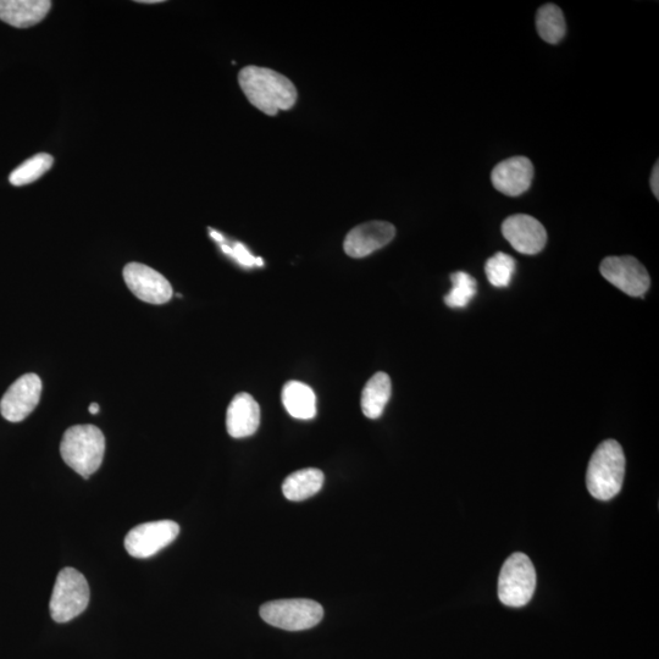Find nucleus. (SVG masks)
<instances>
[{"label":"nucleus","instance_id":"4468645a","mask_svg":"<svg viewBox=\"0 0 659 659\" xmlns=\"http://www.w3.org/2000/svg\"><path fill=\"white\" fill-rule=\"evenodd\" d=\"M259 425V404L248 393H238L227 408V433L234 439H245L256 434Z\"/></svg>","mask_w":659,"mask_h":659},{"label":"nucleus","instance_id":"f03ea898","mask_svg":"<svg viewBox=\"0 0 659 659\" xmlns=\"http://www.w3.org/2000/svg\"><path fill=\"white\" fill-rule=\"evenodd\" d=\"M625 456L617 441L607 440L596 448L586 473V486L592 497L609 501L623 487Z\"/></svg>","mask_w":659,"mask_h":659},{"label":"nucleus","instance_id":"f3484780","mask_svg":"<svg viewBox=\"0 0 659 659\" xmlns=\"http://www.w3.org/2000/svg\"><path fill=\"white\" fill-rule=\"evenodd\" d=\"M392 393L390 376L376 373L362 392V411L369 419H379L389 403Z\"/></svg>","mask_w":659,"mask_h":659},{"label":"nucleus","instance_id":"ddd939ff","mask_svg":"<svg viewBox=\"0 0 659 659\" xmlns=\"http://www.w3.org/2000/svg\"><path fill=\"white\" fill-rule=\"evenodd\" d=\"M534 179V165L528 158L503 160L492 170L491 180L498 192L517 197L528 191Z\"/></svg>","mask_w":659,"mask_h":659},{"label":"nucleus","instance_id":"412c9836","mask_svg":"<svg viewBox=\"0 0 659 659\" xmlns=\"http://www.w3.org/2000/svg\"><path fill=\"white\" fill-rule=\"evenodd\" d=\"M452 290L445 297L448 307L461 309L468 306L478 292V284L472 275L465 271H457L451 275Z\"/></svg>","mask_w":659,"mask_h":659},{"label":"nucleus","instance_id":"f8f14e48","mask_svg":"<svg viewBox=\"0 0 659 659\" xmlns=\"http://www.w3.org/2000/svg\"><path fill=\"white\" fill-rule=\"evenodd\" d=\"M396 236V227L386 221H369L348 232L343 248L347 256L361 259L389 245Z\"/></svg>","mask_w":659,"mask_h":659},{"label":"nucleus","instance_id":"2eb2a0df","mask_svg":"<svg viewBox=\"0 0 659 659\" xmlns=\"http://www.w3.org/2000/svg\"><path fill=\"white\" fill-rule=\"evenodd\" d=\"M49 0H0V20L18 29H27L46 19Z\"/></svg>","mask_w":659,"mask_h":659},{"label":"nucleus","instance_id":"0eeeda50","mask_svg":"<svg viewBox=\"0 0 659 659\" xmlns=\"http://www.w3.org/2000/svg\"><path fill=\"white\" fill-rule=\"evenodd\" d=\"M179 533L180 526L173 520L137 525L126 535L125 548L135 558L153 557L174 542Z\"/></svg>","mask_w":659,"mask_h":659},{"label":"nucleus","instance_id":"f257e3e1","mask_svg":"<svg viewBox=\"0 0 659 659\" xmlns=\"http://www.w3.org/2000/svg\"><path fill=\"white\" fill-rule=\"evenodd\" d=\"M238 82L249 103L264 114L274 116L297 102L295 85L274 70L247 66L238 75Z\"/></svg>","mask_w":659,"mask_h":659},{"label":"nucleus","instance_id":"9d476101","mask_svg":"<svg viewBox=\"0 0 659 659\" xmlns=\"http://www.w3.org/2000/svg\"><path fill=\"white\" fill-rule=\"evenodd\" d=\"M124 279L129 290L146 303H168L174 295L170 282L157 270L145 264H127L124 269Z\"/></svg>","mask_w":659,"mask_h":659},{"label":"nucleus","instance_id":"dca6fc26","mask_svg":"<svg viewBox=\"0 0 659 659\" xmlns=\"http://www.w3.org/2000/svg\"><path fill=\"white\" fill-rule=\"evenodd\" d=\"M282 403L293 418L309 420L317 415V396L303 382H287L282 390Z\"/></svg>","mask_w":659,"mask_h":659},{"label":"nucleus","instance_id":"6e6552de","mask_svg":"<svg viewBox=\"0 0 659 659\" xmlns=\"http://www.w3.org/2000/svg\"><path fill=\"white\" fill-rule=\"evenodd\" d=\"M600 271L603 278L630 297H642L650 289V275L644 265L634 257L603 259Z\"/></svg>","mask_w":659,"mask_h":659},{"label":"nucleus","instance_id":"a878e982","mask_svg":"<svg viewBox=\"0 0 659 659\" xmlns=\"http://www.w3.org/2000/svg\"><path fill=\"white\" fill-rule=\"evenodd\" d=\"M99 404L98 403H92L90 406V413L93 415H96L99 413Z\"/></svg>","mask_w":659,"mask_h":659},{"label":"nucleus","instance_id":"20e7f679","mask_svg":"<svg viewBox=\"0 0 659 659\" xmlns=\"http://www.w3.org/2000/svg\"><path fill=\"white\" fill-rule=\"evenodd\" d=\"M90 597V586L79 570L64 568L55 581L49 605L54 622L68 623L79 617L86 611Z\"/></svg>","mask_w":659,"mask_h":659},{"label":"nucleus","instance_id":"393cba45","mask_svg":"<svg viewBox=\"0 0 659 659\" xmlns=\"http://www.w3.org/2000/svg\"><path fill=\"white\" fill-rule=\"evenodd\" d=\"M210 236L213 237V240H215L219 243H223V245H224L225 238H224L223 235L219 234L218 231H214V230L210 231Z\"/></svg>","mask_w":659,"mask_h":659},{"label":"nucleus","instance_id":"7ed1b4c3","mask_svg":"<svg viewBox=\"0 0 659 659\" xmlns=\"http://www.w3.org/2000/svg\"><path fill=\"white\" fill-rule=\"evenodd\" d=\"M63 461L71 469L88 479L103 463L105 437L97 426L76 425L66 430L60 443Z\"/></svg>","mask_w":659,"mask_h":659},{"label":"nucleus","instance_id":"aec40b11","mask_svg":"<svg viewBox=\"0 0 659 659\" xmlns=\"http://www.w3.org/2000/svg\"><path fill=\"white\" fill-rule=\"evenodd\" d=\"M52 155L40 153L22 163L9 176L10 184L16 187L30 185L52 168Z\"/></svg>","mask_w":659,"mask_h":659},{"label":"nucleus","instance_id":"4be33fe9","mask_svg":"<svg viewBox=\"0 0 659 659\" xmlns=\"http://www.w3.org/2000/svg\"><path fill=\"white\" fill-rule=\"evenodd\" d=\"M515 260L506 253L498 252L494 257L487 259L485 273L490 284L497 289H506L511 285L515 273Z\"/></svg>","mask_w":659,"mask_h":659},{"label":"nucleus","instance_id":"bb28decb","mask_svg":"<svg viewBox=\"0 0 659 659\" xmlns=\"http://www.w3.org/2000/svg\"><path fill=\"white\" fill-rule=\"evenodd\" d=\"M138 3H142V4H155V3H162V2H160V0H140V2H138Z\"/></svg>","mask_w":659,"mask_h":659},{"label":"nucleus","instance_id":"6ab92c4d","mask_svg":"<svg viewBox=\"0 0 659 659\" xmlns=\"http://www.w3.org/2000/svg\"><path fill=\"white\" fill-rule=\"evenodd\" d=\"M536 29L542 40L557 44L566 35L567 25L563 11L555 4H545L537 11Z\"/></svg>","mask_w":659,"mask_h":659},{"label":"nucleus","instance_id":"a211bd4d","mask_svg":"<svg viewBox=\"0 0 659 659\" xmlns=\"http://www.w3.org/2000/svg\"><path fill=\"white\" fill-rule=\"evenodd\" d=\"M324 485V474L319 469L298 470L285 480L282 491L287 500L299 502L317 495Z\"/></svg>","mask_w":659,"mask_h":659},{"label":"nucleus","instance_id":"b1692460","mask_svg":"<svg viewBox=\"0 0 659 659\" xmlns=\"http://www.w3.org/2000/svg\"><path fill=\"white\" fill-rule=\"evenodd\" d=\"M658 177H659V169H658V163H657L655 165V168H653L652 176H651L652 192H653V195H655L657 199L659 198Z\"/></svg>","mask_w":659,"mask_h":659},{"label":"nucleus","instance_id":"5701e85b","mask_svg":"<svg viewBox=\"0 0 659 659\" xmlns=\"http://www.w3.org/2000/svg\"><path fill=\"white\" fill-rule=\"evenodd\" d=\"M221 251L237 260L243 267L252 268L257 265V258L240 242L235 243L234 247L221 245Z\"/></svg>","mask_w":659,"mask_h":659},{"label":"nucleus","instance_id":"423d86ee","mask_svg":"<svg viewBox=\"0 0 659 659\" xmlns=\"http://www.w3.org/2000/svg\"><path fill=\"white\" fill-rule=\"evenodd\" d=\"M260 617L271 627L289 631L314 628L324 617V609L312 600H280L265 603L260 608Z\"/></svg>","mask_w":659,"mask_h":659},{"label":"nucleus","instance_id":"39448f33","mask_svg":"<svg viewBox=\"0 0 659 659\" xmlns=\"http://www.w3.org/2000/svg\"><path fill=\"white\" fill-rule=\"evenodd\" d=\"M536 572L531 559L524 553L507 558L498 579V597L508 607H524L534 596Z\"/></svg>","mask_w":659,"mask_h":659},{"label":"nucleus","instance_id":"9b49d317","mask_svg":"<svg viewBox=\"0 0 659 659\" xmlns=\"http://www.w3.org/2000/svg\"><path fill=\"white\" fill-rule=\"evenodd\" d=\"M502 234L515 251L529 256L540 253L547 243L544 225L526 214L512 215L503 221Z\"/></svg>","mask_w":659,"mask_h":659},{"label":"nucleus","instance_id":"1a4fd4ad","mask_svg":"<svg viewBox=\"0 0 659 659\" xmlns=\"http://www.w3.org/2000/svg\"><path fill=\"white\" fill-rule=\"evenodd\" d=\"M42 381L36 374L21 376L0 401V413L11 423H20L35 411L41 400Z\"/></svg>","mask_w":659,"mask_h":659}]
</instances>
